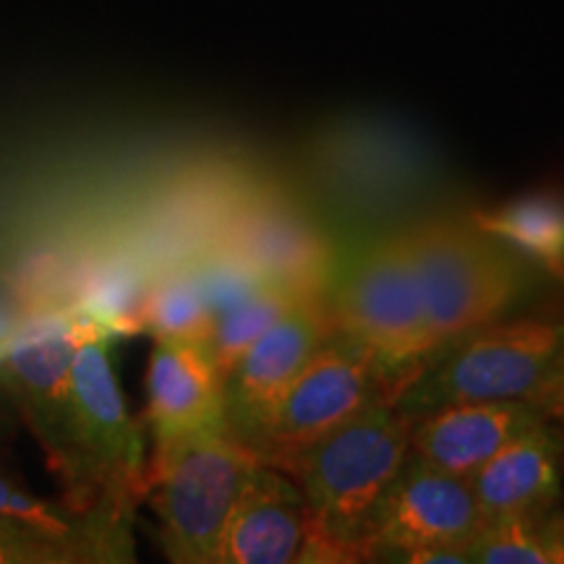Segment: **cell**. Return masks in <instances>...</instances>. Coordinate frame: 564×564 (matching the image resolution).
I'll use <instances>...</instances> for the list:
<instances>
[{
    "label": "cell",
    "instance_id": "1",
    "mask_svg": "<svg viewBox=\"0 0 564 564\" xmlns=\"http://www.w3.org/2000/svg\"><path fill=\"white\" fill-rule=\"evenodd\" d=\"M408 453L411 419L392 400H377L316 440L291 470L308 510L299 562H361L366 518Z\"/></svg>",
    "mask_w": 564,
    "mask_h": 564
},
{
    "label": "cell",
    "instance_id": "2",
    "mask_svg": "<svg viewBox=\"0 0 564 564\" xmlns=\"http://www.w3.org/2000/svg\"><path fill=\"white\" fill-rule=\"evenodd\" d=\"M400 232L440 348L470 329L505 319L554 282L470 217H429Z\"/></svg>",
    "mask_w": 564,
    "mask_h": 564
},
{
    "label": "cell",
    "instance_id": "3",
    "mask_svg": "<svg viewBox=\"0 0 564 564\" xmlns=\"http://www.w3.org/2000/svg\"><path fill=\"white\" fill-rule=\"evenodd\" d=\"M58 478L66 486V502L76 510L110 505L133 512L150 491L144 436L118 382L110 329L97 319L70 361Z\"/></svg>",
    "mask_w": 564,
    "mask_h": 564
},
{
    "label": "cell",
    "instance_id": "4",
    "mask_svg": "<svg viewBox=\"0 0 564 564\" xmlns=\"http://www.w3.org/2000/svg\"><path fill=\"white\" fill-rule=\"evenodd\" d=\"M564 352V303L470 329L440 350L394 394L405 419L478 400H528L541 408Z\"/></svg>",
    "mask_w": 564,
    "mask_h": 564
},
{
    "label": "cell",
    "instance_id": "5",
    "mask_svg": "<svg viewBox=\"0 0 564 564\" xmlns=\"http://www.w3.org/2000/svg\"><path fill=\"white\" fill-rule=\"evenodd\" d=\"M257 463V455L228 432L154 447L150 491L167 560L217 564L223 531Z\"/></svg>",
    "mask_w": 564,
    "mask_h": 564
},
{
    "label": "cell",
    "instance_id": "6",
    "mask_svg": "<svg viewBox=\"0 0 564 564\" xmlns=\"http://www.w3.org/2000/svg\"><path fill=\"white\" fill-rule=\"evenodd\" d=\"M398 392L400 384L369 345L337 327L282 392L249 449L259 463L291 476L295 460L316 440L377 400H394Z\"/></svg>",
    "mask_w": 564,
    "mask_h": 564
},
{
    "label": "cell",
    "instance_id": "7",
    "mask_svg": "<svg viewBox=\"0 0 564 564\" xmlns=\"http://www.w3.org/2000/svg\"><path fill=\"white\" fill-rule=\"evenodd\" d=\"M481 525L468 478L408 453L366 518L361 562L470 564Z\"/></svg>",
    "mask_w": 564,
    "mask_h": 564
},
{
    "label": "cell",
    "instance_id": "8",
    "mask_svg": "<svg viewBox=\"0 0 564 564\" xmlns=\"http://www.w3.org/2000/svg\"><path fill=\"white\" fill-rule=\"evenodd\" d=\"M329 303L337 324L369 345L400 390L440 348L400 230L361 249Z\"/></svg>",
    "mask_w": 564,
    "mask_h": 564
},
{
    "label": "cell",
    "instance_id": "9",
    "mask_svg": "<svg viewBox=\"0 0 564 564\" xmlns=\"http://www.w3.org/2000/svg\"><path fill=\"white\" fill-rule=\"evenodd\" d=\"M337 327L333 303L314 293L238 358L225 377V426L232 440L251 447L282 392Z\"/></svg>",
    "mask_w": 564,
    "mask_h": 564
},
{
    "label": "cell",
    "instance_id": "10",
    "mask_svg": "<svg viewBox=\"0 0 564 564\" xmlns=\"http://www.w3.org/2000/svg\"><path fill=\"white\" fill-rule=\"evenodd\" d=\"M91 322L95 316L84 314L37 324L0 358V387L37 436L53 474H58L66 444L70 361Z\"/></svg>",
    "mask_w": 564,
    "mask_h": 564
},
{
    "label": "cell",
    "instance_id": "11",
    "mask_svg": "<svg viewBox=\"0 0 564 564\" xmlns=\"http://www.w3.org/2000/svg\"><path fill=\"white\" fill-rule=\"evenodd\" d=\"M147 419L154 447L194 434L228 432L225 379L207 343L154 340L147 369Z\"/></svg>",
    "mask_w": 564,
    "mask_h": 564
},
{
    "label": "cell",
    "instance_id": "12",
    "mask_svg": "<svg viewBox=\"0 0 564 564\" xmlns=\"http://www.w3.org/2000/svg\"><path fill=\"white\" fill-rule=\"evenodd\" d=\"M484 520L535 518L564 502V426L546 419L468 478Z\"/></svg>",
    "mask_w": 564,
    "mask_h": 564
},
{
    "label": "cell",
    "instance_id": "13",
    "mask_svg": "<svg viewBox=\"0 0 564 564\" xmlns=\"http://www.w3.org/2000/svg\"><path fill=\"white\" fill-rule=\"evenodd\" d=\"M549 415L528 400H478L436 408L411 421V453L470 478L486 460Z\"/></svg>",
    "mask_w": 564,
    "mask_h": 564
},
{
    "label": "cell",
    "instance_id": "14",
    "mask_svg": "<svg viewBox=\"0 0 564 564\" xmlns=\"http://www.w3.org/2000/svg\"><path fill=\"white\" fill-rule=\"evenodd\" d=\"M306 531V499L295 478L257 463L223 531L217 564H293Z\"/></svg>",
    "mask_w": 564,
    "mask_h": 564
},
{
    "label": "cell",
    "instance_id": "15",
    "mask_svg": "<svg viewBox=\"0 0 564 564\" xmlns=\"http://www.w3.org/2000/svg\"><path fill=\"white\" fill-rule=\"evenodd\" d=\"M238 251L267 280L308 293H324L333 267L322 232L285 207L264 209L246 223Z\"/></svg>",
    "mask_w": 564,
    "mask_h": 564
},
{
    "label": "cell",
    "instance_id": "16",
    "mask_svg": "<svg viewBox=\"0 0 564 564\" xmlns=\"http://www.w3.org/2000/svg\"><path fill=\"white\" fill-rule=\"evenodd\" d=\"M0 518L19 520V523L42 528V531L74 535V539L91 541L108 562H133V512L121 507L97 505L89 510L55 505L47 499L19 489L9 476L0 474Z\"/></svg>",
    "mask_w": 564,
    "mask_h": 564
},
{
    "label": "cell",
    "instance_id": "17",
    "mask_svg": "<svg viewBox=\"0 0 564 564\" xmlns=\"http://www.w3.org/2000/svg\"><path fill=\"white\" fill-rule=\"evenodd\" d=\"M470 220L564 285V194L535 192L474 212Z\"/></svg>",
    "mask_w": 564,
    "mask_h": 564
},
{
    "label": "cell",
    "instance_id": "18",
    "mask_svg": "<svg viewBox=\"0 0 564 564\" xmlns=\"http://www.w3.org/2000/svg\"><path fill=\"white\" fill-rule=\"evenodd\" d=\"M308 291L285 285V282H264L259 291L246 295L236 306L225 308L215 316V327L209 335V352L215 358L223 379L228 377L238 358L262 337L267 329H272L282 316L291 314L303 299H308Z\"/></svg>",
    "mask_w": 564,
    "mask_h": 564
},
{
    "label": "cell",
    "instance_id": "19",
    "mask_svg": "<svg viewBox=\"0 0 564 564\" xmlns=\"http://www.w3.org/2000/svg\"><path fill=\"white\" fill-rule=\"evenodd\" d=\"M144 327L154 340L209 343L215 308L209 306L199 274L181 270L158 282L147 293Z\"/></svg>",
    "mask_w": 564,
    "mask_h": 564
},
{
    "label": "cell",
    "instance_id": "20",
    "mask_svg": "<svg viewBox=\"0 0 564 564\" xmlns=\"http://www.w3.org/2000/svg\"><path fill=\"white\" fill-rule=\"evenodd\" d=\"M108 562L91 541L42 531L0 518V564H97Z\"/></svg>",
    "mask_w": 564,
    "mask_h": 564
},
{
    "label": "cell",
    "instance_id": "21",
    "mask_svg": "<svg viewBox=\"0 0 564 564\" xmlns=\"http://www.w3.org/2000/svg\"><path fill=\"white\" fill-rule=\"evenodd\" d=\"M470 564H546L535 518H491L468 546Z\"/></svg>",
    "mask_w": 564,
    "mask_h": 564
},
{
    "label": "cell",
    "instance_id": "22",
    "mask_svg": "<svg viewBox=\"0 0 564 564\" xmlns=\"http://www.w3.org/2000/svg\"><path fill=\"white\" fill-rule=\"evenodd\" d=\"M196 274H199L209 306L215 308V316L223 314L225 308L236 306L246 295L259 291L264 282H270L238 249L225 253L217 262H212L207 270Z\"/></svg>",
    "mask_w": 564,
    "mask_h": 564
},
{
    "label": "cell",
    "instance_id": "23",
    "mask_svg": "<svg viewBox=\"0 0 564 564\" xmlns=\"http://www.w3.org/2000/svg\"><path fill=\"white\" fill-rule=\"evenodd\" d=\"M539 539L546 564H564V502L539 518Z\"/></svg>",
    "mask_w": 564,
    "mask_h": 564
},
{
    "label": "cell",
    "instance_id": "24",
    "mask_svg": "<svg viewBox=\"0 0 564 564\" xmlns=\"http://www.w3.org/2000/svg\"><path fill=\"white\" fill-rule=\"evenodd\" d=\"M541 411H544L549 419L560 421L564 426V352H562L560 366H556L554 371L552 384H549L544 400H541Z\"/></svg>",
    "mask_w": 564,
    "mask_h": 564
}]
</instances>
